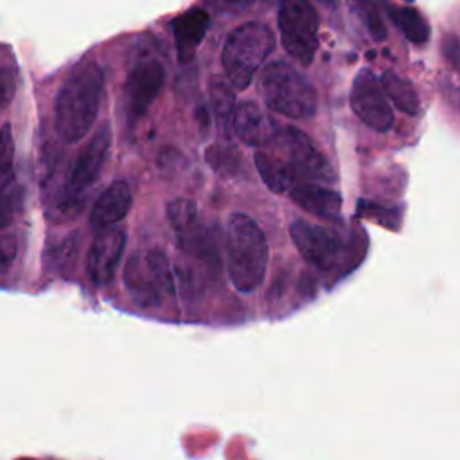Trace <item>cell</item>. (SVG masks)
I'll list each match as a JSON object with an SVG mask.
<instances>
[{
    "label": "cell",
    "instance_id": "1",
    "mask_svg": "<svg viewBox=\"0 0 460 460\" xmlns=\"http://www.w3.org/2000/svg\"><path fill=\"white\" fill-rule=\"evenodd\" d=\"M104 93V72L93 63H83L63 83L54 104V122L59 137L79 142L93 126Z\"/></svg>",
    "mask_w": 460,
    "mask_h": 460
},
{
    "label": "cell",
    "instance_id": "2",
    "mask_svg": "<svg viewBox=\"0 0 460 460\" xmlns=\"http://www.w3.org/2000/svg\"><path fill=\"white\" fill-rule=\"evenodd\" d=\"M226 271L234 288L241 293L255 291L268 268V241L262 228L248 214L234 212L225 228Z\"/></svg>",
    "mask_w": 460,
    "mask_h": 460
},
{
    "label": "cell",
    "instance_id": "3",
    "mask_svg": "<svg viewBox=\"0 0 460 460\" xmlns=\"http://www.w3.org/2000/svg\"><path fill=\"white\" fill-rule=\"evenodd\" d=\"M257 88L268 108L289 119H311L316 111V92L311 81L286 61L264 66Z\"/></svg>",
    "mask_w": 460,
    "mask_h": 460
},
{
    "label": "cell",
    "instance_id": "4",
    "mask_svg": "<svg viewBox=\"0 0 460 460\" xmlns=\"http://www.w3.org/2000/svg\"><path fill=\"white\" fill-rule=\"evenodd\" d=\"M273 49L275 36L268 25L246 22L235 27L226 36L221 54L230 84L237 90H244Z\"/></svg>",
    "mask_w": 460,
    "mask_h": 460
},
{
    "label": "cell",
    "instance_id": "5",
    "mask_svg": "<svg viewBox=\"0 0 460 460\" xmlns=\"http://www.w3.org/2000/svg\"><path fill=\"white\" fill-rule=\"evenodd\" d=\"M279 32L286 52L304 66L311 65L318 49V14L309 0H280Z\"/></svg>",
    "mask_w": 460,
    "mask_h": 460
},
{
    "label": "cell",
    "instance_id": "6",
    "mask_svg": "<svg viewBox=\"0 0 460 460\" xmlns=\"http://www.w3.org/2000/svg\"><path fill=\"white\" fill-rule=\"evenodd\" d=\"M349 99L352 111L363 124L379 133L392 129L394 111L388 104V97L385 95L379 79L370 68H359L352 81Z\"/></svg>",
    "mask_w": 460,
    "mask_h": 460
},
{
    "label": "cell",
    "instance_id": "7",
    "mask_svg": "<svg viewBox=\"0 0 460 460\" xmlns=\"http://www.w3.org/2000/svg\"><path fill=\"white\" fill-rule=\"evenodd\" d=\"M165 84V68L156 58H140L126 79V113L129 122L142 119Z\"/></svg>",
    "mask_w": 460,
    "mask_h": 460
},
{
    "label": "cell",
    "instance_id": "8",
    "mask_svg": "<svg viewBox=\"0 0 460 460\" xmlns=\"http://www.w3.org/2000/svg\"><path fill=\"white\" fill-rule=\"evenodd\" d=\"M111 147V129L110 124L104 122L102 128L88 140V144L79 151L75 156L68 178H66V187L65 192L68 199H75L83 196L99 178L108 155Z\"/></svg>",
    "mask_w": 460,
    "mask_h": 460
},
{
    "label": "cell",
    "instance_id": "9",
    "mask_svg": "<svg viewBox=\"0 0 460 460\" xmlns=\"http://www.w3.org/2000/svg\"><path fill=\"white\" fill-rule=\"evenodd\" d=\"M289 235L300 255L320 270H331L340 257L341 243L329 228L309 223L305 219H295L289 225Z\"/></svg>",
    "mask_w": 460,
    "mask_h": 460
},
{
    "label": "cell",
    "instance_id": "10",
    "mask_svg": "<svg viewBox=\"0 0 460 460\" xmlns=\"http://www.w3.org/2000/svg\"><path fill=\"white\" fill-rule=\"evenodd\" d=\"M282 137L288 155V160L284 162L291 167L295 180L302 178L307 181H331L334 178L327 158L313 146L305 133L289 126L284 128Z\"/></svg>",
    "mask_w": 460,
    "mask_h": 460
},
{
    "label": "cell",
    "instance_id": "11",
    "mask_svg": "<svg viewBox=\"0 0 460 460\" xmlns=\"http://www.w3.org/2000/svg\"><path fill=\"white\" fill-rule=\"evenodd\" d=\"M126 248V234L119 228H102L92 241L86 255V273L97 286L108 284Z\"/></svg>",
    "mask_w": 460,
    "mask_h": 460
},
{
    "label": "cell",
    "instance_id": "12",
    "mask_svg": "<svg viewBox=\"0 0 460 460\" xmlns=\"http://www.w3.org/2000/svg\"><path fill=\"white\" fill-rule=\"evenodd\" d=\"M210 25V16L201 7H190L171 22L174 47L180 63H187L196 56Z\"/></svg>",
    "mask_w": 460,
    "mask_h": 460
},
{
    "label": "cell",
    "instance_id": "13",
    "mask_svg": "<svg viewBox=\"0 0 460 460\" xmlns=\"http://www.w3.org/2000/svg\"><path fill=\"white\" fill-rule=\"evenodd\" d=\"M232 126L237 138L252 147L268 144L275 135V122L252 101H244L234 110Z\"/></svg>",
    "mask_w": 460,
    "mask_h": 460
},
{
    "label": "cell",
    "instance_id": "14",
    "mask_svg": "<svg viewBox=\"0 0 460 460\" xmlns=\"http://www.w3.org/2000/svg\"><path fill=\"white\" fill-rule=\"evenodd\" d=\"M131 201L133 198H131L129 185L124 180L113 181L95 199L90 210V225L97 230L113 226L115 223L126 217V214L131 208Z\"/></svg>",
    "mask_w": 460,
    "mask_h": 460
},
{
    "label": "cell",
    "instance_id": "15",
    "mask_svg": "<svg viewBox=\"0 0 460 460\" xmlns=\"http://www.w3.org/2000/svg\"><path fill=\"white\" fill-rule=\"evenodd\" d=\"M289 198L305 212L323 217V219H336L341 212L343 199L340 192L322 187L313 181H302L293 185L289 190Z\"/></svg>",
    "mask_w": 460,
    "mask_h": 460
},
{
    "label": "cell",
    "instance_id": "16",
    "mask_svg": "<svg viewBox=\"0 0 460 460\" xmlns=\"http://www.w3.org/2000/svg\"><path fill=\"white\" fill-rule=\"evenodd\" d=\"M124 284H126V289L129 291V295L133 296V300L142 307L158 305L162 300L160 293L156 291V288L147 273L142 255H133L131 259H128L126 268H124Z\"/></svg>",
    "mask_w": 460,
    "mask_h": 460
},
{
    "label": "cell",
    "instance_id": "17",
    "mask_svg": "<svg viewBox=\"0 0 460 460\" xmlns=\"http://www.w3.org/2000/svg\"><path fill=\"white\" fill-rule=\"evenodd\" d=\"M379 83H381V88H383L385 95H386L401 111H404L406 115H411V117H415V115L420 113V101H419V95H417L413 84H411L406 77L399 75V74L394 72V70H385V72L381 74Z\"/></svg>",
    "mask_w": 460,
    "mask_h": 460
},
{
    "label": "cell",
    "instance_id": "18",
    "mask_svg": "<svg viewBox=\"0 0 460 460\" xmlns=\"http://www.w3.org/2000/svg\"><path fill=\"white\" fill-rule=\"evenodd\" d=\"M385 9L388 11L390 20L397 25V29L404 34V38L411 43L422 45L429 40L431 29L426 18L413 7H404V5H390L383 2Z\"/></svg>",
    "mask_w": 460,
    "mask_h": 460
},
{
    "label": "cell",
    "instance_id": "19",
    "mask_svg": "<svg viewBox=\"0 0 460 460\" xmlns=\"http://www.w3.org/2000/svg\"><path fill=\"white\" fill-rule=\"evenodd\" d=\"M253 162L255 167L262 178V181L266 183V187L275 192V194H284L288 192L293 183H295V174L291 171V167L279 158H271L268 153L257 151L253 155Z\"/></svg>",
    "mask_w": 460,
    "mask_h": 460
},
{
    "label": "cell",
    "instance_id": "20",
    "mask_svg": "<svg viewBox=\"0 0 460 460\" xmlns=\"http://www.w3.org/2000/svg\"><path fill=\"white\" fill-rule=\"evenodd\" d=\"M165 214H167V219L178 237L187 235L201 226L199 208H198L196 201H192L189 198H176V199L169 201Z\"/></svg>",
    "mask_w": 460,
    "mask_h": 460
},
{
    "label": "cell",
    "instance_id": "21",
    "mask_svg": "<svg viewBox=\"0 0 460 460\" xmlns=\"http://www.w3.org/2000/svg\"><path fill=\"white\" fill-rule=\"evenodd\" d=\"M144 257L147 273L160 293V296H171L174 293V273L167 255L162 250H149Z\"/></svg>",
    "mask_w": 460,
    "mask_h": 460
},
{
    "label": "cell",
    "instance_id": "22",
    "mask_svg": "<svg viewBox=\"0 0 460 460\" xmlns=\"http://www.w3.org/2000/svg\"><path fill=\"white\" fill-rule=\"evenodd\" d=\"M208 97L210 104L216 115V120L219 124H226L228 119L234 113V104H235V95L228 81H225L221 75L210 77L208 81Z\"/></svg>",
    "mask_w": 460,
    "mask_h": 460
},
{
    "label": "cell",
    "instance_id": "23",
    "mask_svg": "<svg viewBox=\"0 0 460 460\" xmlns=\"http://www.w3.org/2000/svg\"><path fill=\"white\" fill-rule=\"evenodd\" d=\"M205 160L210 165L212 171H216L221 176H235L243 169L241 155L232 146H208L205 151Z\"/></svg>",
    "mask_w": 460,
    "mask_h": 460
},
{
    "label": "cell",
    "instance_id": "24",
    "mask_svg": "<svg viewBox=\"0 0 460 460\" xmlns=\"http://www.w3.org/2000/svg\"><path fill=\"white\" fill-rule=\"evenodd\" d=\"M349 4L352 7V11L356 13V16L365 25L370 38L374 41H385L386 40V27H385L376 5L372 4V0H349Z\"/></svg>",
    "mask_w": 460,
    "mask_h": 460
},
{
    "label": "cell",
    "instance_id": "25",
    "mask_svg": "<svg viewBox=\"0 0 460 460\" xmlns=\"http://www.w3.org/2000/svg\"><path fill=\"white\" fill-rule=\"evenodd\" d=\"M13 160H14V140L11 126L4 124L0 128V192L13 180Z\"/></svg>",
    "mask_w": 460,
    "mask_h": 460
},
{
    "label": "cell",
    "instance_id": "26",
    "mask_svg": "<svg viewBox=\"0 0 460 460\" xmlns=\"http://www.w3.org/2000/svg\"><path fill=\"white\" fill-rule=\"evenodd\" d=\"M18 253V241L14 235H0V275H4L14 262Z\"/></svg>",
    "mask_w": 460,
    "mask_h": 460
},
{
    "label": "cell",
    "instance_id": "27",
    "mask_svg": "<svg viewBox=\"0 0 460 460\" xmlns=\"http://www.w3.org/2000/svg\"><path fill=\"white\" fill-rule=\"evenodd\" d=\"M205 5L219 14H239L250 9L257 0H203Z\"/></svg>",
    "mask_w": 460,
    "mask_h": 460
},
{
    "label": "cell",
    "instance_id": "28",
    "mask_svg": "<svg viewBox=\"0 0 460 460\" xmlns=\"http://www.w3.org/2000/svg\"><path fill=\"white\" fill-rule=\"evenodd\" d=\"M16 93V79L13 70L0 65V108L7 106Z\"/></svg>",
    "mask_w": 460,
    "mask_h": 460
},
{
    "label": "cell",
    "instance_id": "29",
    "mask_svg": "<svg viewBox=\"0 0 460 460\" xmlns=\"http://www.w3.org/2000/svg\"><path fill=\"white\" fill-rule=\"evenodd\" d=\"M16 208H18V198L14 194L0 196V228L7 226L13 221Z\"/></svg>",
    "mask_w": 460,
    "mask_h": 460
},
{
    "label": "cell",
    "instance_id": "30",
    "mask_svg": "<svg viewBox=\"0 0 460 460\" xmlns=\"http://www.w3.org/2000/svg\"><path fill=\"white\" fill-rule=\"evenodd\" d=\"M444 52H446V58L451 61V65L456 68L458 66V40L455 34H449L447 40H444Z\"/></svg>",
    "mask_w": 460,
    "mask_h": 460
},
{
    "label": "cell",
    "instance_id": "31",
    "mask_svg": "<svg viewBox=\"0 0 460 460\" xmlns=\"http://www.w3.org/2000/svg\"><path fill=\"white\" fill-rule=\"evenodd\" d=\"M318 2H322L327 7H336V4H338V0H318Z\"/></svg>",
    "mask_w": 460,
    "mask_h": 460
},
{
    "label": "cell",
    "instance_id": "32",
    "mask_svg": "<svg viewBox=\"0 0 460 460\" xmlns=\"http://www.w3.org/2000/svg\"><path fill=\"white\" fill-rule=\"evenodd\" d=\"M16 460H34V458H16Z\"/></svg>",
    "mask_w": 460,
    "mask_h": 460
},
{
    "label": "cell",
    "instance_id": "33",
    "mask_svg": "<svg viewBox=\"0 0 460 460\" xmlns=\"http://www.w3.org/2000/svg\"><path fill=\"white\" fill-rule=\"evenodd\" d=\"M404 2H413V0H404Z\"/></svg>",
    "mask_w": 460,
    "mask_h": 460
}]
</instances>
